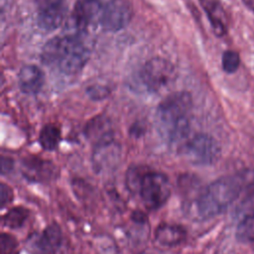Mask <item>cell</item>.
<instances>
[{
	"label": "cell",
	"mask_w": 254,
	"mask_h": 254,
	"mask_svg": "<svg viewBox=\"0 0 254 254\" xmlns=\"http://www.w3.org/2000/svg\"><path fill=\"white\" fill-rule=\"evenodd\" d=\"M85 32L76 35L58 36L49 40L41 54L45 64L56 67L64 74H75L86 64L90 48Z\"/></svg>",
	"instance_id": "1"
},
{
	"label": "cell",
	"mask_w": 254,
	"mask_h": 254,
	"mask_svg": "<svg viewBox=\"0 0 254 254\" xmlns=\"http://www.w3.org/2000/svg\"><path fill=\"white\" fill-rule=\"evenodd\" d=\"M191 96L187 91H179L167 96L156 111L158 132L170 144L187 141L190 134Z\"/></svg>",
	"instance_id": "2"
},
{
	"label": "cell",
	"mask_w": 254,
	"mask_h": 254,
	"mask_svg": "<svg viewBox=\"0 0 254 254\" xmlns=\"http://www.w3.org/2000/svg\"><path fill=\"white\" fill-rule=\"evenodd\" d=\"M126 186L132 192H137L145 207L156 210L162 207L171 195L168 177L145 166H133L126 173Z\"/></svg>",
	"instance_id": "3"
},
{
	"label": "cell",
	"mask_w": 254,
	"mask_h": 254,
	"mask_svg": "<svg viewBox=\"0 0 254 254\" xmlns=\"http://www.w3.org/2000/svg\"><path fill=\"white\" fill-rule=\"evenodd\" d=\"M243 191L242 183L238 173L221 177L199 193L195 200L197 215L202 219H208L223 212Z\"/></svg>",
	"instance_id": "4"
},
{
	"label": "cell",
	"mask_w": 254,
	"mask_h": 254,
	"mask_svg": "<svg viewBox=\"0 0 254 254\" xmlns=\"http://www.w3.org/2000/svg\"><path fill=\"white\" fill-rule=\"evenodd\" d=\"M181 152L190 163L208 166L216 162L219 158L220 146L212 136L205 133H198L184 142Z\"/></svg>",
	"instance_id": "5"
},
{
	"label": "cell",
	"mask_w": 254,
	"mask_h": 254,
	"mask_svg": "<svg viewBox=\"0 0 254 254\" xmlns=\"http://www.w3.org/2000/svg\"><path fill=\"white\" fill-rule=\"evenodd\" d=\"M139 75L142 84L149 91L158 92L174 82L176 69L168 60L154 58L145 63Z\"/></svg>",
	"instance_id": "6"
},
{
	"label": "cell",
	"mask_w": 254,
	"mask_h": 254,
	"mask_svg": "<svg viewBox=\"0 0 254 254\" xmlns=\"http://www.w3.org/2000/svg\"><path fill=\"white\" fill-rule=\"evenodd\" d=\"M64 236L57 222L49 224L42 232L34 233L27 241L30 254H60Z\"/></svg>",
	"instance_id": "7"
},
{
	"label": "cell",
	"mask_w": 254,
	"mask_h": 254,
	"mask_svg": "<svg viewBox=\"0 0 254 254\" xmlns=\"http://www.w3.org/2000/svg\"><path fill=\"white\" fill-rule=\"evenodd\" d=\"M133 9L127 0H114L106 6L99 18V25L106 32H117L131 21Z\"/></svg>",
	"instance_id": "8"
},
{
	"label": "cell",
	"mask_w": 254,
	"mask_h": 254,
	"mask_svg": "<svg viewBox=\"0 0 254 254\" xmlns=\"http://www.w3.org/2000/svg\"><path fill=\"white\" fill-rule=\"evenodd\" d=\"M22 174L32 183H49L58 176L57 166L48 160L30 156L22 160Z\"/></svg>",
	"instance_id": "9"
},
{
	"label": "cell",
	"mask_w": 254,
	"mask_h": 254,
	"mask_svg": "<svg viewBox=\"0 0 254 254\" xmlns=\"http://www.w3.org/2000/svg\"><path fill=\"white\" fill-rule=\"evenodd\" d=\"M65 0H36L38 24L46 31L56 30L64 20Z\"/></svg>",
	"instance_id": "10"
},
{
	"label": "cell",
	"mask_w": 254,
	"mask_h": 254,
	"mask_svg": "<svg viewBox=\"0 0 254 254\" xmlns=\"http://www.w3.org/2000/svg\"><path fill=\"white\" fill-rule=\"evenodd\" d=\"M119 146L113 137L95 143L92 156L93 167L96 172H102L116 166L119 159Z\"/></svg>",
	"instance_id": "11"
},
{
	"label": "cell",
	"mask_w": 254,
	"mask_h": 254,
	"mask_svg": "<svg viewBox=\"0 0 254 254\" xmlns=\"http://www.w3.org/2000/svg\"><path fill=\"white\" fill-rule=\"evenodd\" d=\"M155 241L166 247L177 246L187 238V230L184 226L175 223H160L154 233Z\"/></svg>",
	"instance_id": "12"
},
{
	"label": "cell",
	"mask_w": 254,
	"mask_h": 254,
	"mask_svg": "<svg viewBox=\"0 0 254 254\" xmlns=\"http://www.w3.org/2000/svg\"><path fill=\"white\" fill-rule=\"evenodd\" d=\"M18 82L22 92L27 94H36L44 85V72L37 65H25L21 68L18 74Z\"/></svg>",
	"instance_id": "13"
},
{
	"label": "cell",
	"mask_w": 254,
	"mask_h": 254,
	"mask_svg": "<svg viewBox=\"0 0 254 254\" xmlns=\"http://www.w3.org/2000/svg\"><path fill=\"white\" fill-rule=\"evenodd\" d=\"M205 11L212 30L217 37H222L227 32L226 13L218 0H199Z\"/></svg>",
	"instance_id": "14"
},
{
	"label": "cell",
	"mask_w": 254,
	"mask_h": 254,
	"mask_svg": "<svg viewBox=\"0 0 254 254\" xmlns=\"http://www.w3.org/2000/svg\"><path fill=\"white\" fill-rule=\"evenodd\" d=\"M235 236L241 243H254V208L242 216L236 226Z\"/></svg>",
	"instance_id": "15"
},
{
	"label": "cell",
	"mask_w": 254,
	"mask_h": 254,
	"mask_svg": "<svg viewBox=\"0 0 254 254\" xmlns=\"http://www.w3.org/2000/svg\"><path fill=\"white\" fill-rule=\"evenodd\" d=\"M86 133L88 136L94 137L96 143L113 137L110 123L104 117H96L89 122L86 127Z\"/></svg>",
	"instance_id": "16"
},
{
	"label": "cell",
	"mask_w": 254,
	"mask_h": 254,
	"mask_svg": "<svg viewBox=\"0 0 254 254\" xmlns=\"http://www.w3.org/2000/svg\"><path fill=\"white\" fill-rule=\"evenodd\" d=\"M30 215V210L25 206H14L3 216V225L10 229L21 228Z\"/></svg>",
	"instance_id": "17"
},
{
	"label": "cell",
	"mask_w": 254,
	"mask_h": 254,
	"mask_svg": "<svg viewBox=\"0 0 254 254\" xmlns=\"http://www.w3.org/2000/svg\"><path fill=\"white\" fill-rule=\"evenodd\" d=\"M61 141V131L54 124H48L41 130L39 142L44 150L54 151L58 148Z\"/></svg>",
	"instance_id": "18"
},
{
	"label": "cell",
	"mask_w": 254,
	"mask_h": 254,
	"mask_svg": "<svg viewBox=\"0 0 254 254\" xmlns=\"http://www.w3.org/2000/svg\"><path fill=\"white\" fill-rule=\"evenodd\" d=\"M222 68L227 73L235 72L240 65V57L237 52L234 51H225L222 55L221 60Z\"/></svg>",
	"instance_id": "19"
},
{
	"label": "cell",
	"mask_w": 254,
	"mask_h": 254,
	"mask_svg": "<svg viewBox=\"0 0 254 254\" xmlns=\"http://www.w3.org/2000/svg\"><path fill=\"white\" fill-rule=\"evenodd\" d=\"M242 183L243 191L250 197H254V170H243L238 173Z\"/></svg>",
	"instance_id": "20"
},
{
	"label": "cell",
	"mask_w": 254,
	"mask_h": 254,
	"mask_svg": "<svg viewBox=\"0 0 254 254\" xmlns=\"http://www.w3.org/2000/svg\"><path fill=\"white\" fill-rule=\"evenodd\" d=\"M0 238L1 254H16L18 249L17 239L9 233H2Z\"/></svg>",
	"instance_id": "21"
},
{
	"label": "cell",
	"mask_w": 254,
	"mask_h": 254,
	"mask_svg": "<svg viewBox=\"0 0 254 254\" xmlns=\"http://www.w3.org/2000/svg\"><path fill=\"white\" fill-rule=\"evenodd\" d=\"M14 198V192L11 187L1 183L0 185V205L4 208L8 203H10Z\"/></svg>",
	"instance_id": "22"
},
{
	"label": "cell",
	"mask_w": 254,
	"mask_h": 254,
	"mask_svg": "<svg viewBox=\"0 0 254 254\" xmlns=\"http://www.w3.org/2000/svg\"><path fill=\"white\" fill-rule=\"evenodd\" d=\"M109 90L101 85H92L87 88V93L91 98L95 99H100L104 98L108 94Z\"/></svg>",
	"instance_id": "23"
},
{
	"label": "cell",
	"mask_w": 254,
	"mask_h": 254,
	"mask_svg": "<svg viewBox=\"0 0 254 254\" xmlns=\"http://www.w3.org/2000/svg\"><path fill=\"white\" fill-rule=\"evenodd\" d=\"M14 168V162L11 158L8 157H2L1 158V174L6 175L10 173Z\"/></svg>",
	"instance_id": "24"
},
{
	"label": "cell",
	"mask_w": 254,
	"mask_h": 254,
	"mask_svg": "<svg viewBox=\"0 0 254 254\" xmlns=\"http://www.w3.org/2000/svg\"><path fill=\"white\" fill-rule=\"evenodd\" d=\"M131 219L134 223H137V224H145L147 221H148V217L147 215L141 211V210H135L131 213Z\"/></svg>",
	"instance_id": "25"
},
{
	"label": "cell",
	"mask_w": 254,
	"mask_h": 254,
	"mask_svg": "<svg viewBox=\"0 0 254 254\" xmlns=\"http://www.w3.org/2000/svg\"><path fill=\"white\" fill-rule=\"evenodd\" d=\"M242 2L249 10L254 12V0H242Z\"/></svg>",
	"instance_id": "26"
},
{
	"label": "cell",
	"mask_w": 254,
	"mask_h": 254,
	"mask_svg": "<svg viewBox=\"0 0 254 254\" xmlns=\"http://www.w3.org/2000/svg\"><path fill=\"white\" fill-rule=\"evenodd\" d=\"M104 8L106 7V6H108L112 1H114V0H97Z\"/></svg>",
	"instance_id": "27"
},
{
	"label": "cell",
	"mask_w": 254,
	"mask_h": 254,
	"mask_svg": "<svg viewBox=\"0 0 254 254\" xmlns=\"http://www.w3.org/2000/svg\"><path fill=\"white\" fill-rule=\"evenodd\" d=\"M138 254H147V253H145V252H141V253H138Z\"/></svg>",
	"instance_id": "28"
}]
</instances>
